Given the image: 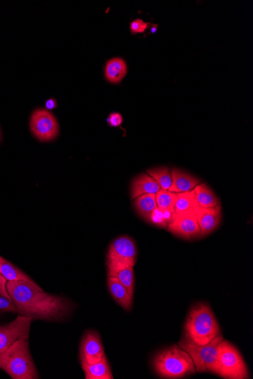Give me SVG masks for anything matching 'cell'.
<instances>
[{"label":"cell","instance_id":"44dd1931","mask_svg":"<svg viewBox=\"0 0 253 379\" xmlns=\"http://www.w3.org/2000/svg\"><path fill=\"white\" fill-rule=\"evenodd\" d=\"M174 214V212L170 210V209L157 207L152 212L148 221L152 224V225L167 228L172 221Z\"/></svg>","mask_w":253,"mask_h":379},{"label":"cell","instance_id":"7402d4cb","mask_svg":"<svg viewBox=\"0 0 253 379\" xmlns=\"http://www.w3.org/2000/svg\"><path fill=\"white\" fill-rule=\"evenodd\" d=\"M148 174L160 185L161 189L168 190L172 184V172L167 167L149 169Z\"/></svg>","mask_w":253,"mask_h":379},{"label":"cell","instance_id":"484cf974","mask_svg":"<svg viewBox=\"0 0 253 379\" xmlns=\"http://www.w3.org/2000/svg\"><path fill=\"white\" fill-rule=\"evenodd\" d=\"M0 312L19 314V310L12 299L6 298L0 295Z\"/></svg>","mask_w":253,"mask_h":379},{"label":"cell","instance_id":"8992f818","mask_svg":"<svg viewBox=\"0 0 253 379\" xmlns=\"http://www.w3.org/2000/svg\"><path fill=\"white\" fill-rule=\"evenodd\" d=\"M216 374L228 379H247L249 370L236 348L223 339L219 347Z\"/></svg>","mask_w":253,"mask_h":379},{"label":"cell","instance_id":"52a82bcc","mask_svg":"<svg viewBox=\"0 0 253 379\" xmlns=\"http://www.w3.org/2000/svg\"><path fill=\"white\" fill-rule=\"evenodd\" d=\"M137 252L136 245L128 236H121L110 245L107 254L108 277L116 276L121 270L134 267Z\"/></svg>","mask_w":253,"mask_h":379},{"label":"cell","instance_id":"ac0fdd59","mask_svg":"<svg viewBox=\"0 0 253 379\" xmlns=\"http://www.w3.org/2000/svg\"><path fill=\"white\" fill-rule=\"evenodd\" d=\"M128 72V66L124 59L114 58L107 63L105 68V76L112 83H119Z\"/></svg>","mask_w":253,"mask_h":379},{"label":"cell","instance_id":"ffe728a7","mask_svg":"<svg viewBox=\"0 0 253 379\" xmlns=\"http://www.w3.org/2000/svg\"><path fill=\"white\" fill-rule=\"evenodd\" d=\"M134 207L138 214L148 221L152 212L157 207L156 194H145L135 198Z\"/></svg>","mask_w":253,"mask_h":379},{"label":"cell","instance_id":"83f0119b","mask_svg":"<svg viewBox=\"0 0 253 379\" xmlns=\"http://www.w3.org/2000/svg\"><path fill=\"white\" fill-rule=\"evenodd\" d=\"M107 123H108L109 126L117 127L122 125L123 123V118L122 116L117 112H112L109 115L108 119H107Z\"/></svg>","mask_w":253,"mask_h":379},{"label":"cell","instance_id":"6da1fadb","mask_svg":"<svg viewBox=\"0 0 253 379\" xmlns=\"http://www.w3.org/2000/svg\"><path fill=\"white\" fill-rule=\"evenodd\" d=\"M6 289L20 315L55 321L71 311V304L67 299L52 296L25 281H8Z\"/></svg>","mask_w":253,"mask_h":379},{"label":"cell","instance_id":"8fae6325","mask_svg":"<svg viewBox=\"0 0 253 379\" xmlns=\"http://www.w3.org/2000/svg\"><path fill=\"white\" fill-rule=\"evenodd\" d=\"M104 356V347L101 337L94 330L88 331L81 341L80 357L92 365L101 361Z\"/></svg>","mask_w":253,"mask_h":379},{"label":"cell","instance_id":"7c38bea8","mask_svg":"<svg viewBox=\"0 0 253 379\" xmlns=\"http://www.w3.org/2000/svg\"><path fill=\"white\" fill-rule=\"evenodd\" d=\"M194 210L201 228V237L208 236L219 227L221 221L220 204L212 207H196Z\"/></svg>","mask_w":253,"mask_h":379},{"label":"cell","instance_id":"ba28073f","mask_svg":"<svg viewBox=\"0 0 253 379\" xmlns=\"http://www.w3.org/2000/svg\"><path fill=\"white\" fill-rule=\"evenodd\" d=\"M30 130L40 141H51L59 134V127L57 119L48 110H36L30 118Z\"/></svg>","mask_w":253,"mask_h":379},{"label":"cell","instance_id":"e0dca14e","mask_svg":"<svg viewBox=\"0 0 253 379\" xmlns=\"http://www.w3.org/2000/svg\"><path fill=\"white\" fill-rule=\"evenodd\" d=\"M0 274L7 281H25L34 286L35 288L43 290L28 276L23 273L21 270L14 266L12 263L0 256Z\"/></svg>","mask_w":253,"mask_h":379},{"label":"cell","instance_id":"4dcf8cb0","mask_svg":"<svg viewBox=\"0 0 253 379\" xmlns=\"http://www.w3.org/2000/svg\"><path fill=\"white\" fill-rule=\"evenodd\" d=\"M152 27L151 28V32H152V34H155L157 32L158 25H152Z\"/></svg>","mask_w":253,"mask_h":379},{"label":"cell","instance_id":"5bb4252c","mask_svg":"<svg viewBox=\"0 0 253 379\" xmlns=\"http://www.w3.org/2000/svg\"><path fill=\"white\" fill-rule=\"evenodd\" d=\"M81 358V366L86 379H112L113 376L108 360L105 355L95 365H90L82 357Z\"/></svg>","mask_w":253,"mask_h":379},{"label":"cell","instance_id":"cb8c5ba5","mask_svg":"<svg viewBox=\"0 0 253 379\" xmlns=\"http://www.w3.org/2000/svg\"><path fill=\"white\" fill-rule=\"evenodd\" d=\"M177 200V193L170 190H159L156 194V201L158 207L170 209L174 212V206Z\"/></svg>","mask_w":253,"mask_h":379},{"label":"cell","instance_id":"3957f363","mask_svg":"<svg viewBox=\"0 0 253 379\" xmlns=\"http://www.w3.org/2000/svg\"><path fill=\"white\" fill-rule=\"evenodd\" d=\"M185 336L197 345H206L221 336L219 325L208 305L192 308L185 327Z\"/></svg>","mask_w":253,"mask_h":379},{"label":"cell","instance_id":"f1b7e54d","mask_svg":"<svg viewBox=\"0 0 253 379\" xmlns=\"http://www.w3.org/2000/svg\"><path fill=\"white\" fill-rule=\"evenodd\" d=\"M7 280L6 278L0 274V295L6 297V298L11 299L9 293L7 291L6 283Z\"/></svg>","mask_w":253,"mask_h":379},{"label":"cell","instance_id":"d4e9b609","mask_svg":"<svg viewBox=\"0 0 253 379\" xmlns=\"http://www.w3.org/2000/svg\"><path fill=\"white\" fill-rule=\"evenodd\" d=\"M119 282L123 285L130 294V296L134 297V267H128L121 270L116 276Z\"/></svg>","mask_w":253,"mask_h":379},{"label":"cell","instance_id":"4fadbf2b","mask_svg":"<svg viewBox=\"0 0 253 379\" xmlns=\"http://www.w3.org/2000/svg\"><path fill=\"white\" fill-rule=\"evenodd\" d=\"M172 184L170 188V192L181 193L194 190L196 185L201 183V181L191 174L181 171L179 168H173L172 171Z\"/></svg>","mask_w":253,"mask_h":379},{"label":"cell","instance_id":"9c48e42d","mask_svg":"<svg viewBox=\"0 0 253 379\" xmlns=\"http://www.w3.org/2000/svg\"><path fill=\"white\" fill-rule=\"evenodd\" d=\"M32 317L20 315L14 321L0 327V352L20 339H28Z\"/></svg>","mask_w":253,"mask_h":379},{"label":"cell","instance_id":"30bf717a","mask_svg":"<svg viewBox=\"0 0 253 379\" xmlns=\"http://www.w3.org/2000/svg\"><path fill=\"white\" fill-rule=\"evenodd\" d=\"M168 230L179 237L192 239L201 236V228L194 208L180 213H174Z\"/></svg>","mask_w":253,"mask_h":379},{"label":"cell","instance_id":"d6986e66","mask_svg":"<svg viewBox=\"0 0 253 379\" xmlns=\"http://www.w3.org/2000/svg\"><path fill=\"white\" fill-rule=\"evenodd\" d=\"M194 191L198 207H212L220 204L216 194L205 183L198 184Z\"/></svg>","mask_w":253,"mask_h":379},{"label":"cell","instance_id":"9a60e30c","mask_svg":"<svg viewBox=\"0 0 253 379\" xmlns=\"http://www.w3.org/2000/svg\"><path fill=\"white\" fill-rule=\"evenodd\" d=\"M159 183L149 174L137 176L132 185V198L135 199L145 194H156L161 190Z\"/></svg>","mask_w":253,"mask_h":379},{"label":"cell","instance_id":"277c9868","mask_svg":"<svg viewBox=\"0 0 253 379\" xmlns=\"http://www.w3.org/2000/svg\"><path fill=\"white\" fill-rule=\"evenodd\" d=\"M153 365L157 374L164 378H180L194 374L196 371L190 356L178 345L158 353Z\"/></svg>","mask_w":253,"mask_h":379},{"label":"cell","instance_id":"f546056e","mask_svg":"<svg viewBox=\"0 0 253 379\" xmlns=\"http://www.w3.org/2000/svg\"><path fill=\"white\" fill-rule=\"evenodd\" d=\"M57 106V103L54 99H50L45 103V107H47L48 110H54Z\"/></svg>","mask_w":253,"mask_h":379},{"label":"cell","instance_id":"603a6c76","mask_svg":"<svg viewBox=\"0 0 253 379\" xmlns=\"http://www.w3.org/2000/svg\"><path fill=\"white\" fill-rule=\"evenodd\" d=\"M198 207L194 190L177 193V200L174 206V213L185 212L190 208Z\"/></svg>","mask_w":253,"mask_h":379},{"label":"cell","instance_id":"2e32d148","mask_svg":"<svg viewBox=\"0 0 253 379\" xmlns=\"http://www.w3.org/2000/svg\"><path fill=\"white\" fill-rule=\"evenodd\" d=\"M108 287L111 295L114 300L125 310L129 311L133 305V298L132 296L122 285L117 277L110 276L108 278Z\"/></svg>","mask_w":253,"mask_h":379},{"label":"cell","instance_id":"5b68a950","mask_svg":"<svg viewBox=\"0 0 253 379\" xmlns=\"http://www.w3.org/2000/svg\"><path fill=\"white\" fill-rule=\"evenodd\" d=\"M224 338H214L209 344L197 345L185 335L181 338L179 346L190 356L197 372L216 373L219 347Z\"/></svg>","mask_w":253,"mask_h":379},{"label":"cell","instance_id":"4316f807","mask_svg":"<svg viewBox=\"0 0 253 379\" xmlns=\"http://www.w3.org/2000/svg\"><path fill=\"white\" fill-rule=\"evenodd\" d=\"M150 23L144 22L142 19H135L130 24V30L133 34H141L149 28Z\"/></svg>","mask_w":253,"mask_h":379},{"label":"cell","instance_id":"7a4b0ae2","mask_svg":"<svg viewBox=\"0 0 253 379\" xmlns=\"http://www.w3.org/2000/svg\"><path fill=\"white\" fill-rule=\"evenodd\" d=\"M0 369L12 379L39 378L30 352L28 339H20L8 349L0 352Z\"/></svg>","mask_w":253,"mask_h":379}]
</instances>
